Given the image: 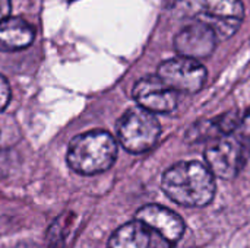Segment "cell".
Masks as SVG:
<instances>
[{"mask_svg": "<svg viewBox=\"0 0 250 248\" xmlns=\"http://www.w3.org/2000/svg\"><path fill=\"white\" fill-rule=\"evenodd\" d=\"M10 96H12L10 85L6 80V77L0 75V111H3L7 107V104L10 101Z\"/></svg>", "mask_w": 250, "mask_h": 248, "instance_id": "obj_13", "label": "cell"}, {"mask_svg": "<svg viewBox=\"0 0 250 248\" xmlns=\"http://www.w3.org/2000/svg\"><path fill=\"white\" fill-rule=\"evenodd\" d=\"M161 134L157 117L141 108H129L117 123V137L122 146L132 153H144L152 149Z\"/></svg>", "mask_w": 250, "mask_h": 248, "instance_id": "obj_4", "label": "cell"}, {"mask_svg": "<svg viewBox=\"0 0 250 248\" xmlns=\"http://www.w3.org/2000/svg\"><path fill=\"white\" fill-rule=\"evenodd\" d=\"M217 42L218 38L215 32L209 26L198 22H189L174 37V48L179 56L196 61L209 57L214 53Z\"/></svg>", "mask_w": 250, "mask_h": 248, "instance_id": "obj_7", "label": "cell"}, {"mask_svg": "<svg viewBox=\"0 0 250 248\" xmlns=\"http://www.w3.org/2000/svg\"><path fill=\"white\" fill-rule=\"evenodd\" d=\"M161 234L141 221H132L120 227L111 235L108 248H171Z\"/></svg>", "mask_w": 250, "mask_h": 248, "instance_id": "obj_9", "label": "cell"}, {"mask_svg": "<svg viewBox=\"0 0 250 248\" xmlns=\"http://www.w3.org/2000/svg\"><path fill=\"white\" fill-rule=\"evenodd\" d=\"M164 193L177 205L186 208H202L215 196L212 172L201 162H179L170 167L161 181Z\"/></svg>", "mask_w": 250, "mask_h": 248, "instance_id": "obj_1", "label": "cell"}, {"mask_svg": "<svg viewBox=\"0 0 250 248\" xmlns=\"http://www.w3.org/2000/svg\"><path fill=\"white\" fill-rule=\"evenodd\" d=\"M133 98L138 105L149 113H170L177 105V94L158 76H145L133 86Z\"/></svg>", "mask_w": 250, "mask_h": 248, "instance_id": "obj_8", "label": "cell"}, {"mask_svg": "<svg viewBox=\"0 0 250 248\" xmlns=\"http://www.w3.org/2000/svg\"><path fill=\"white\" fill-rule=\"evenodd\" d=\"M239 133L243 136V139L250 145V108L248 110V113L245 114V117L242 118V121H240Z\"/></svg>", "mask_w": 250, "mask_h": 248, "instance_id": "obj_14", "label": "cell"}, {"mask_svg": "<svg viewBox=\"0 0 250 248\" xmlns=\"http://www.w3.org/2000/svg\"><path fill=\"white\" fill-rule=\"evenodd\" d=\"M157 76L174 92L195 94L205 85L207 69L196 60L176 57L163 61Z\"/></svg>", "mask_w": 250, "mask_h": 248, "instance_id": "obj_6", "label": "cell"}, {"mask_svg": "<svg viewBox=\"0 0 250 248\" xmlns=\"http://www.w3.org/2000/svg\"><path fill=\"white\" fill-rule=\"evenodd\" d=\"M117 158L114 137L103 130H92L73 137L67 149L69 167L82 175H94L111 168Z\"/></svg>", "mask_w": 250, "mask_h": 248, "instance_id": "obj_3", "label": "cell"}, {"mask_svg": "<svg viewBox=\"0 0 250 248\" xmlns=\"http://www.w3.org/2000/svg\"><path fill=\"white\" fill-rule=\"evenodd\" d=\"M10 7H12L10 0H0V22H1L3 19L9 18Z\"/></svg>", "mask_w": 250, "mask_h": 248, "instance_id": "obj_15", "label": "cell"}, {"mask_svg": "<svg viewBox=\"0 0 250 248\" xmlns=\"http://www.w3.org/2000/svg\"><path fill=\"white\" fill-rule=\"evenodd\" d=\"M136 221L155 229L173 246L182 238L185 231V224L182 218L173 210L160 205H146L136 212Z\"/></svg>", "mask_w": 250, "mask_h": 248, "instance_id": "obj_10", "label": "cell"}, {"mask_svg": "<svg viewBox=\"0 0 250 248\" xmlns=\"http://www.w3.org/2000/svg\"><path fill=\"white\" fill-rule=\"evenodd\" d=\"M35 31L22 18H6L0 22V51H18L29 47Z\"/></svg>", "mask_w": 250, "mask_h": 248, "instance_id": "obj_12", "label": "cell"}, {"mask_svg": "<svg viewBox=\"0 0 250 248\" xmlns=\"http://www.w3.org/2000/svg\"><path fill=\"white\" fill-rule=\"evenodd\" d=\"M249 153L250 145L237 132L212 140L205 151V161L212 175L231 180L240 172Z\"/></svg>", "mask_w": 250, "mask_h": 248, "instance_id": "obj_5", "label": "cell"}, {"mask_svg": "<svg viewBox=\"0 0 250 248\" xmlns=\"http://www.w3.org/2000/svg\"><path fill=\"white\" fill-rule=\"evenodd\" d=\"M240 121H242V117L239 111L236 110L224 113L211 120H199L189 129L186 139L190 143H199V142H208V140L212 142L223 136L231 134L236 129H239Z\"/></svg>", "mask_w": 250, "mask_h": 248, "instance_id": "obj_11", "label": "cell"}, {"mask_svg": "<svg viewBox=\"0 0 250 248\" xmlns=\"http://www.w3.org/2000/svg\"><path fill=\"white\" fill-rule=\"evenodd\" d=\"M171 9L177 18L209 26L218 41L234 35L245 18L242 0H176Z\"/></svg>", "mask_w": 250, "mask_h": 248, "instance_id": "obj_2", "label": "cell"}]
</instances>
